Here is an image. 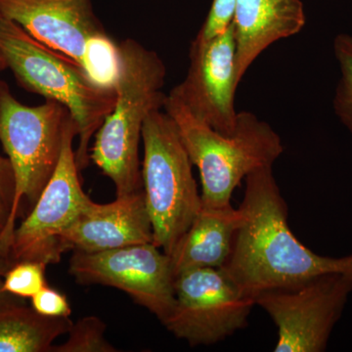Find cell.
<instances>
[{
	"instance_id": "d4e9b609",
	"label": "cell",
	"mask_w": 352,
	"mask_h": 352,
	"mask_svg": "<svg viewBox=\"0 0 352 352\" xmlns=\"http://www.w3.org/2000/svg\"><path fill=\"white\" fill-rule=\"evenodd\" d=\"M9 294H7L3 289V280L0 276V305H4L6 302H10L11 298Z\"/></svg>"
},
{
	"instance_id": "9a60e30c",
	"label": "cell",
	"mask_w": 352,
	"mask_h": 352,
	"mask_svg": "<svg viewBox=\"0 0 352 352\" xmlns=\"http://www.w3.org/2000/svg\"><path fill=\"white\" fill-rule=\"evenodd\" d=\"M241 219L239 208L232 206H201L191 226L168 254L175 278L184 271L196 268L223 267L230 256Z\"/></svg>"
},
{
	"instance_id": "7c38bea8",
	"label": "cell",
	"mask_w": 352,
	"mask_h": 352,
	"mask_svg": "<svg viewBox=\"0 0 352 352\" xmlns=\"http://www.w3.org/2000/svg\"><path fill=\"white\" fill-rule=\"evenodd\" d=\"M0 15L87 72L90 46L108 36L91 0H0Z\"/></svg>"
},
{
	"instance_id": "9c48e42d",
	"label": "cell",
	"mask_w": 352,
	"mask_h": 352,
	"mask_svg": "<svg viewBox=\"0 0 352 352\" xmlns=\"http://www.w3.org/2000/svg\"><path fill=\"white\" fill-rule=\"evenodd\" d=\"M75 136L73 120L65 133L56 170L30 214L14 231L9 254L14 263H59L67 252L60 236L94 203L83 191L78 177L80 168L73 149Z\"/></svg>"
},
{
	"instance_id": "2e32d148",
	"label": "cell",
	"mask_w": 352,
	"mask_h": 352,
	"mask_svg": "<svg viewBox=\"0 0 352 352\" xmlns=\"http://www.w3.org/2000/svg\"><path fill=\"white\" fill-rule=\"evenodd\" d=\"M72 325L69 318L43 316L10 300L0 305V352H51Z\"/></svg>"
},
{
	"instance_id": "44dd1931",
	"label": "cell",
	"mask_w": 352,
	"mask_h": 352,
	"mask_svg": "<svg viewBox=\"0 0 352 352\" xmlns=\"http://www.w3.org/2000/svg\"><path fill=\"white\" fill-rule=\"evenodd\" d=\"M235 0H214L198 38L208 39L226 31L233 20Z\"/></svg>"
},
{
	"instance_id": "ffe728a7",
	"label": "cell",
	"mask_w": 352,
	"mask_h": 352,
	"mask_svg": "<svg viewBox=\"0 0 352 352\" xmlns=\"http://www.w3.org/2000/svg\"><path fill=\"white\" fill-rule=\"evenodd\" d=\"M32 307L38 314L50 318H69L72 314L67 296L48 285L32 296Z\"/></svg>"
},
{
	"instance_id": "5b68a950",
	"label": "cell",
	"mask_w": 352,
	"mask_h": 352,
	"mask_svg": "<svg viewBox=\"0 0 352 352\" xmlns=\"http://www.w3.org/2000/svg\"><path fill=\"white\" fill-rule=\"evenodd\" d=\"M73 120L68 109L51 99L36 107L20 103L0 82V142L15 180L12 206L0 235V251L7 256L21 206L27 201L32 208L38 201L56 170L65 133Z\"/></svg>"
},
{
	"instance_id": "7a4b0ae2",
	"label": "cell",
	"mask_w": 352,
	"mask_h": 352,
	"mask_svg": "<svg viewBox=\"0 0 352 352\" xmlns=\"http://www.w3.org/2000/svg\"><path fill=\"white\" fill-rule=\"evenodd\" d=\"M166 69L155 51L134 39L118 45L117 101L95 134L90 160L112 180L117 197L143 190L139 143L146 119L164 109Z\"/></svg>"
},
{
	"instance_id": "e0dca14e",
	"label": "cell",
	"mask_w": 352,
	"mask_h": 352,
	"mask_svg": "<svg viewBox=\"0 0 352 352\" xmlns=\"http://www.w3.org/2000/svg\"><path fill=\"white\" fill-rule=\"evenodd\" d=\"M107 326L97 316L82 317L72 325L68 339L51 352H117L105 337Z\"/></svg>"
},
{
	"instance_id": "ba28073f",
	"label": "cell",
	"mask_w": 352,
	"mask_h": 352,
	"mask_svg": "<svg viewBox=\"0 0 352 352\" xmlns=\"http://www.w3.org/2000/svg\"><path fill=\"white\" fill-rule=\"evenodd\" d=\"M254 305L222 268H196L175 277V302L163 325L190 346H210L245 328Z\"/></svg>"
},
{
	"instance_id": "ac0fdd59",
	"label": "cell",
	"mask_w": 352,
	"mask_h": 352,
	"mask_svg": "<svg viewBox=\"0 0 352 352\" xmlns=\"http://www.w3.org/2000/svg\"><path fill=\"white\" fill-rule=\"evenodd\" d=\"M333 52L340 69V78L336 88L333 109L340 122L352 133V36L338 34Z\"/></svg>"
},
{
	"instance_id": "4fadbf2b",
	"label": "cell",
	"mask_w": 352,
	"mask_h": 352,
	"mask_svg": "<svg viewBox=\"0 0 352 352\" xmlns=\"http://www.w3.org/2000/svg\"><path fill=\"white\" fill-rule=\"evenodd\" d=\"M60 239L67 252L87 254L153 243L144 190L117 197L112 203L94 201Z\"/></svg>"
},
{
	"instance_id": "484cf974",
	"label": "cell",
	"mask_w": 352,
	"mask_h": 352,
	"mask_svg": "<svg viewBox=\"0 0 352 352\" xmlns=\"http://www.w3.org/2000/svg\"><path fill=\"white\" fill-rule=\"evenodd\" d=\"M6 68V65L4 63L3 59H2L1 55H0V71Z\"/></svg>"
},
{
	"instance_id": "d6986e66",
	"label": "cell",
	"mask_w": 352,
	"mask_h": 352,
	"mask_svg": "<svg viewBox=\"0 0 352 352\" xmlns=\"http://www.w3.org/2000/svg\"><path fill=\"white\" fill-rule=\"evenodd\" d=\"M46 267L47 264L36 261L14 263L4 275V291L11 296L32 298L47 286Z\"/></svg>"
},
{
	"instance_id": "7402d4cb",
	"label": "cell",
	"mask_w": 352,
	"mask_h": 352,
	"mask_svg": "<svg viewBox=\"0 0 352 352\" xmlns=\"http://www.w3.org/2000/svg\"><path fill=\"white\" fill-rule=\"evenodd\" d=\"M15 192V180L12 166L8 159L0 156V203L9 210L12 206Z\"/></svg>"
},
{
	"instance_id": "603a6c76",
	"label": "cell",
	"mask_w": 352,
	"mask_h": 352,
	"mask_svg": "<svg viewBox=\"0 0 352 352\" xmlns=\"http://www.w3.org/2000/svg\"><path fill=\"white\" fill-rule=\"evenodd\" d=\"M13 265L10 256H7L3 252L0 251V276H4L7 271Z\"/></svg>"
},
{
	"instance_id": "8992f818",
	"label": "cell",
	"mask_w": 352,
	"mask_h": 352,
	"mask_svg": "<svg viewBox=\"0 0 352 352\" xmlns=\"http://www.w3.org/2000/svg\"><path fill=\"white\" fill-rule=\"evenodd\" d=\"M141 173L153 244L170 254L201 208V195L175 122L163 109L143 126Z\"/></svg>"
},
{
	"instance_id": "3957f363",
	"label": "cell",
	"mask_w": 352,
	"mask_h": 352,
	"mask_svg": "<svg viewBox=\"0 0 352 352\" xmlns=\"http://www.w3.org/2000/svg\"><path fill=\"white\" fill-rule=\"evenodd\" d=\"M0 55L21 85L61 103L75 120L78 168L89 164V143L117 101L113 85L98 82L75 60L32 38L0 15Z\"/></svg>"
},
{
	"instance_id": "277c9868",
	"label": "cell",
	"mask_w": 352,
	"mask_h": 352,
	"mask_svg": "<svg viewBox=\"0 0 352 352\" xmlns=\"http://www.w3.org/2000/svg\"><path fill=\"white\" fill-rule=\"evenodd\" d=\"M164 110L175 122L190 160L200 173L204 207L231 206L241 182L254 171L273 166L284 152L279 134L251 112L238 113L232 133L223 134L195 117L171 90Z\"/></svg>"
},
{
	"instance_id": "6da1fadb",
	"label": "cell",
	"mask_w": 352,
	"mask_h": 352,
	"mask_svg": "<svg viewBox=\"0 0 352 352\" xmlns=\"http://www.w3.org/2000/svg\"><path fill=\"white\" fill-rule=\"evenodd\" d=\"M242 219L234 237L224 272L244 295L252 298L330 273L352 274V254L330 258L315 254L294 235L288 207L272 166L245 177Z\"/></svg>"
},
{
	"instance_id": "30bf717a",
	"label": "cell",
	"mask_w": 352,
	"mask_h": 352,
	"mask_svg": "<svg viewBox=\"0 0 352 352\" xmlns=\"http://www.w3.org/2000/svg\"><path fill=\"white\" fill-rule=\"evenodd\" d=\"M69 273L78 283L124 292L162 324L173 309L175 278L170 256L153 243L94 254L74 252Z\"/></svg>"
},
{
	"instance_id": "52a82bcc",
	"label": "cell",
	"mask_w": 352,
	"mask_h": 352,
	"mask_svg": "<svg viewBox=\"0 0 352 352\" xmlns=\"http://www.w3.org/2000/svg\"><path fill=\"white\" fill-rule=\"evenodd\" d=\"M352 292V274L330 273L254 298L278 328L277 352H322Z\"/></svg>"
},
{
	"instance_id": "cb8c5ba5",
	"label": "cell",
	"mask_w": 352,
	"mask_h": 352,
	"mask_svg": "<svg viewBox=\"0 0 352 352\" xmlns=\"http://www.w3.org/2000/svg\"><path fill=\"white\" fill-rule=\"evenodd\" d=\"M8 214V208H7L3 204L0 203V235L3 232L4 228H6Z\"/></svg>"
},
{
	"instance_id": "8fae6325",
	"label": "cell",
	"mask_w": 352,
	"mask_h": 352,
	"mask_svg": "<svg viewBox=\"0 0 352 352\" xmlns=\"http://www.w3.org/2000/svg\"><path fill=\"white\" fill-rule=\"evenodd\" d=\"M186 78L171 89L190 112L214 131L232 133L237 124L235 95L239 80L232 23L212 38L196 36Z\"/></svg>"
},
{
	"instance_id": "5bb4252c",
	"label": "cell",
	"mask_w": 352,
	"mask_h": 352,
	"mask_svg": "<svg viewBox=\"0 0 352 352\" xmlns=\"http://www.w3.org/2000/svg\"><path fill=\"white\" fill-rule=\"evenodd\" d=\"M305 22L300 0H235L232 25L239 82L264 50L298 34Z\"/></svg>"
}]
</instances>
